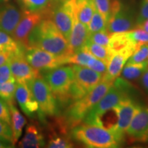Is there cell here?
<instances>
[{"label":"cell","mask_w":148,"mask_h":148,"mask_svg":"<svg viewBox=\"0 0 148 148\" xmlns=\"http://www.w3.org/2000/svg\"><path fill=\"white\" fill-rule=\"evenodd\" d=\"M9 62L16 82L27 83L40 75L39 71L32 67L25 59L23 51L14 53Z\"/></svg>","instance_id":"12"},{"label":"cell","mask_w":148,"mask_h":148,"mask_svg":"<svg viewBox=\"0 0 148 148\" xmlns=\"http://www.w3.org/2000/svg\"><path fill=\"white\" fill-rule=\"evenodd\" d=\"M126 133L131 140L148 142V106H140L133 116Z\"/></svg>","instance_id":"13"},{"label":"cell","mask_w":148,"mask_h":148,"mask_svg":"<svg viewBox=\"0 0 148 148\" xmlns=\"http://www.w3.org/2000/svg\"><path fill=\"white\" fill-rule=\"evenodd\" d=\"M145 61H148V44L138 45L127 62L140 63Z\"/></svg>","instance_id":"31"},{"label":"cell","mask_w":148,"mask_h":148,"mask_svg":"<svg viewBox=\"0 0 148 148\" xmlns=\"http://www.w3.org/2000/svg\"><path fill=\"white\" fill-rule=\"evenodd\" d=\"M10 1V0H0V3L8 2V1Z\"/></svg>","instance_id":"43"},{"label":"cell","mask_w":148,"mask_h":148,"mask_svg":"<svg viewBox=\"0 0 148 148\" xmlns=\"http://www.w3.org/2000/svg\"><path fill=\"white\" fill-rule=\"evenodd\" d=\"M15 99L23 112L29 117L39 112V106L26 82H16Z\"/></svg>","instance_id":"17"},{"label":"cell","mask_w":148,"mask_h":148,"mask_svg":"<svg viewBox=\"0 0 148 148\" xmlns=\"http://www.w3.org/2000/svg\"><path fill=\"white\" fill-rule=\"evenodd\" d=\"M86 66L103 75L106 73L108 64L103 60H99V59L95 58V56H92Z\"/></svg>","instance_id":"34"},{"label":"cell","mask_w":148,"mask_h":148,"mask_svg":"<svg viewBox=\"0 0 148 148\" xmlns=\"http://www.w3.org/2000/svg\"><path fill=\"white\" fill-rule=\"evenodd\" d=\"M10 81L16 80L11 71L10 62L8 61L0 66V84Z\"/></svg>","instance_id":"35"},{"label":"cell","mask_w":148,"mask_h":148,"mask_svg":"<svg viewBox=\"0 0 148 148\" xmlns=\"http://www.w3.org/2000/svg\"><path fill=\"white\" fill-rule=\"evenodd\" d=\"M16 88V81H10L0 84V98L6 103L14 101Z\"/></svg>","instance_id":"29"},{"label":"cell","mask_w":148,"mask_h":148,"mask_svg":"<svg viewBox=\"0 0 148 148\" xmlns=\"http://www.w3.org/2000/svg\"><path fill=\"white\" fill-rule=\"evenodd\" d=\"M14 53H14L12 51L0 50V66L3 65V64H5L6 62L10 60L11 57H12Z\"/></svg>","instance_id":"39"},{"label":"cell","mask_w":148,"mask_h":148,"mask_svg":"<svg viewBox=\"0 0 148 148\" xmlns=\"http://www.w3.org/2000/svg\"><path fill=\"white\" fill-rule=\"evenodd\" d=\"M66 133L61 132L58 134L51 129L49 134L47 147L49 148H71L73 147V143L68 136H65Z\"/></svg>","instance_id":"25"},{"label":"cell","mask_w":148,"mask_h":148,"mask_svg":"<svg viewBox=\"0 0 148 148\" xmlns=\"http://www.w3.org/2000/svg\"><path fill=\"white\" fill-rule=\"evenodd\" d=\"M87 27L90 34L107 30V21L97 10H95Z\"/></svg>","instance_id":"28"},{"label":"cell","mask_w":148,"mask_h":148,"mask_svg":"<svg viewBox=\"0 0 148 148\" xmlns=\"http://www.w3.org/2000/svg\"><path fill=\"white\" fill-rule=\"evenodd\" d=\"M92 56H93L89 52L81 49L68 56L65 58V64H74L86 66Z\"/></svg>","instance_id":"27"},{"label":"cell","mask_w":148,"mask_h":148,"mask_svg":"<svg viewBox=\"0 0 148 148\" xmlns=\"http://www.w3.org/2000/svg\"><path fill=\"white\" fill-rule=\"evenodd\" d=\"M44 18L45 16L41 12L23 10L21 19L11 36L24 51L28 48V38L30 33Z\"/></svg>","instance_id":"10"},{"label":"cell","mask_w":148,"mask_h":148,"mask_svg":"<svg viewBox=\"0 0 148 148\" xmlns=\"http://www.w3.org/2000/svg\"><path fill=\"white\" fill-rule=\"evenodd\" d=\"M10 110L11 117V127L13 134L14 143L15 144L22 135L24 126L26 125L27 121L25 116L22 114L15 106L14 101L7 103Z\"/></svg>","instance_id":"21"},{"label":"cell","mask_w":148,"mask_h":148,"mask_svg":"<svg viewBox=\"0 0 148 148\" xmlns=\"http://www.w3.org/2000/svg\"><path fill=\"white\" fill-rule=\"evenodd\" d=\"M14 144L8 140L0 138V148H10L14 147Z\"/></svg>","instance_id":"41"},{"label":"cell","mask_w":148,"mask_h":148,"mask_svg":"<svg viewBox=\"0 0 148 148\" xmlns=\"http://www.w3.org/2000/svg\"><path fill=\"white\" fill-rule=\"evenodd\" d=\"M24 56L29 64L38 71H47L65 64L64 57L58 56L38 48H27L24 51Z\"/></svg>","instance_id":"11"},{"label":"cell","mask_w":148,"mask_h":148,"mask_svg":"<svg viewBox=\"0 0 148 148\" xmlns=\"http://www.w3.org/2000/svg\"><path fill=\"white\" fill-rule=\"evenodd\" d=\"M95 8L91 0H76L75 12L79 21L86 26L89 23Z\"/></svg>","instance_id":"22"},{"label":"cell","mask_w":148,"mask_h":148,"mask_svg":"<svg viewBox=\"0 0 148 148\" xmlns=\"http://www.w3.org/2000/svg\"><path fill=\"white\" fill-rule=\"evenodd\" d=\"M23 49L12 36L0 30V50H9L17 53L23 51Z\"/></svg>","instance_id":"26"},{"label":"cell","mask_w":148,"mask_h":148,"mask_svg":"<svg viewBox=\"0 0 148 148\" xmlns=\"http://www.w3.org/2000/svg\"><path fill=\"white\" fill-rule=\"evenodd\" d=\"M140 82L143 87L148 92V67L140 76Z\"/></svg>","instance_id":"40"},{"label":"cell","mask_w":148,"mask_h":148,"mask_svg":"<svg viewBox=\"0 0 148 148\" xmlns=\"http://www.w3.org/2000/svg\"><path fill=\"white\" fill-rule=\"evenodd\" d=\"M23 12L14 3H0V30L12 35L21 19Z\"/></svg>","instance_id":"16"},{"label":"cell","mask_w":148,"mask_h":148,"mask_svg":"<svg viewBox=\"0 0 148 148\" xmlns=\"http://www.w3.org/2000/svg\"><path fill=\"white\" fill-rule=\"evenodd\" d=\"M148 67V61L140 63L126 62L121 71V76L125 80H134L142 75Z\"/></svg>","instance_id":"23"},{"label":"cell","mask_w":148,"mask_h":148,"mask_svg":"<svg viewBox=\"0 0 148 148\" xmlns=\"http://www.w3.org/2000/svg\"><path fill=\"white\" fill-rule=\"evenodd\" d=\"M44 79L56 99L61 102L69 101V92L74 80L72 66H60L46 71Z\"/></svg>","instance_id":"5"},{"label":"cell","mask_w":148,"mask_h":148,"mask_svg":"<svg viewBox=\"0 0 148 148\" xmlns=\"http://www.w3.org/2000/svg\"><path fill=\"white\" fill-rule=\"evenodd\" d=\"M118 106L119 120L114 133L119 137L123 139V136L126 132L127 127L132 121V118L140 106L137 102L132 99L130 97L123 99Z\"/></svg>","instance_id":"14"},{"label":"cell","mask_w":148,"mask_h":148,"mask_svg":"<svg viewBox=\"0 0 148 148\" xmlns=\"http://www.w3.org/2000/svg\"><path fill=\"white\" fill-rule=\"evenodd\" d=\"M136 17L132 7L119 0L111 2L109 18L107 21V31L110 33L125 32L132 30L136 26Z\"/></svg>","instance_id":"7"},{"label":"cell","mask_w":148,"mask_h":148,"mask_svg":"<svg viewBox=\"0 0 148 148\" xmlns=\"http://www.w3.org/2000/svg\"><path fill=\"white\" fill-rule=\"evenodd\" d=\"M110 34L107 30L101 31L95 33L89 34L88 40L89 41L93 42L99 45L105 46L108 47L109 42H110Z\"/></svg>","instance_id":"32"},{"label":"cell","mask_w":148,"mask_h":148,"mask_svg":"<svg viewBox=\"0 0 148 148\" xmlns=\"http://www.w3.org/2000/svg\"><path fill=\"white\" fill-rule=\"evenodd\" d=\"M148 18V0H142L138 11V16H136V26L143 23L144 21Z\"/></svg>","instance_id":"37"},{"label":"cell","mask_w":148,"mask_h":148,"mask_svg":"<svg viewBox=\"0 0 148 148\" xmlns=\"http://www.w3.org/2000/svg\"><path fill=\"white\" fill-rule=\"evenodd\" d=\"M18 147L23 148L42 147L45 145L43 133L38 123H30L25 127V134L18 144Z\"/></svg>","instance_id":"18"},{"label":"cell","mask_w":148,"mask_h":148,"mask_svg":"<svg viewBox=\"0 0 148 148\" xmlns=\"http://www.w3.org/2000/svg\"><path fill=\"white\" fill-rule=\"evenodd\" d=\"M39 106V114L43 116H55L58 114L56 99L45 79L40 76L27 83Z\"/></svg>","instance_id":"8"},{"label":"cell","mask_w":148,"mask_h":148,"mask_svg":"<svg viewBox=\"0 0 148 148\" xmlns=\"http://www.w3.org/2000/svg\"><path fill=\"white\" fill-rule=\"evenodd\" d=\"M75 5L76 0H61L53 8L49 16L67 40L73 26Z\"/></svg>","instance_id":"9"},{"label":"cell","mask_w":148,"mask_h":148,"mask_svg":"<svg viewBox=\"0 0 148 148\" xmlns=\"http://www.w3.org/2000/svg\"><path fill=\"white\" fill-rule=\"evenodd\" d=\"M71 136L79 143L90 148H114L123 139L112 131L95 124L84 123L72 127Z\"/></svg>","instance_id":"2"},{"label":"cell","mask_w":148,"mask_h":148,"mask_svg":"<svg viewBox=\"0 0 148 148\" xmlns=\"http://www.w3.org/2000/svg\"><path fill=\"white\" fill-rule=\"evenodd\" d=\"M131 87L123 77H116L105 95L92 107L82 123L95 124L96 120L105 111L117 106L123 99L130 97Z\"/></svg>","instance_id":"4"},{"label":"cell","mask_w":148,"mask_h":148,"mask_svg":"<svg viewBox=\"0 0 148 148\" xmlns=\"http://www.w3.org/2000/svg\"><path fill=\"white\" fill-rule=\"evenodd\" d=\"M0 138L8 140L14 144L11 125L1 119H0Z\"/></svg>","instance_id":"36"},{"label":"cell","mask_w":148,"mask_h":148,"mask_svg":"<svg viewBox=\"0 0 148 148\" xmlns=\"http://www.w3.org/2000/svg\"><path fill=\"white\" fill-rule=\"evenodd\" d=\"M0 119L11 125V117L8 103L0 98Z\"/></svg>","instance_id":"38"},{"label":"cell","mask_w":148,"mask_h":148,"mask_svg":"<svg viewBox=\"0 0 148 148\" xmlns=\"http://www.w3.org/2000/svg\"><path fill=\"white\" fill-rule=\"evenodd\" d=\"M89 34L88 27L79 21L75 12L73 26L68 40L70 48L73 52L81 50L84 47L88 41Z\"/></svg>","instance_id":"19"},{"label":"cell","mask_w":148,"mask_h":148,"mask_svg":"<svg viewBox=\"0 0 148 148\" xmlns=\"http://www.w3.org/2000/svg\"><path fill=\"white\" fill-rule=\"evenodd\" d=\"M72 68L74 80L69 92V100L75 101L93 89L100 82L103 75L85 66L74 64Z\"/></svg>","instance_id":"6"},{"label":"cell","mask_w":148,"mask_h":148,"mask_svg":"<svg viewBox=\"0 0 148 148\" xmlns=\"http://www.w3.org/2000/svg\"><path fill=\"white\" fill-rule=\"evenodd\" d=\"M129 39L136 46L148 44V33L141 28L133 29L132 30L125 32Z\"/></svg>","instance_id":"30"},{"label":"cell","mask_w":148,"mask_h":148,"mask_svg":"<svg viewBox=\"0 0 148 148\" xmlns=\"http://www.w3.org/2000/svg\"><path fill=\"white\" fill-rule=\"evenodd\" d=\"M91 1L95 10H97L108 21L111 8L110 0H91Z\"/></svg>","instance_id":"33"},{"label":"cell","mask_w":148,"mask_h":148,"mask_svg":"<svg viewBox=\"0 0 148 148\" xmlns=\"http://www.w3.org/2000/svg\"><path fill=\"white\" fill-rule=\"evenodd\" d=\"M113 82L102 77L100 82L93 89L84 97L73 101L66 110L64 118L62 119L66 126L72 128L82 123L86 114L105 95Z\"/></svg>","instance_id":"3"},{"label":"cell","mask_w":148,"mask_h":148,"mask_svg":"<svg viewBox=\"0 0 148 148\" xmlns=\"http://www.w3.org/2000/svg\"><path fill=\"white\" fill-rule=\"evenodd\" d=\"M82 49L89 52L95 58L103 60L107 64H108L111 55H112V52L109 47L99 45V44L95 43V42L89 41V40H88Z\"/></svg>","instance_id":"24"},{"label":"cell","mask_w":148,"mask_h":148,"mask_svg":"<svg viewBox=\"0 0 148 148\" xmlns=\"http://www.w3.org/2000/svg\"><path fill=\"white\" fill-rule=\"evenodd\" d=\"M135 49V47H130L112 52L108 63L106 73L103 75V78L113 82L116 77H119L123 66Z\"/></svg>","instance_id":"15"},{"label":"cell","mask_w":148,"mask_h":148,"mask_svg":"<svg viewBox=\"0 0 148 148\" xmlns=\"http://www.w3.org/2000/svg\"><path fill=\"white\" fill-rule=\"evenodd\" d=\"M23 10L41 12L49 18L53 8L61 0H18Z\"/></svg>","instance_id":"20"},{"label":"cell","mask_w":148,"mask_h":148,"mask_svg":"<svg viewBox=\"0 0 148 148\" xmlns=\"http://www.w3.org/2000/svg\"><path fill=\"white\" fill-rule=\"evenodd\" d=\"M137 27H139V28H141L143 29L144 31H145L146 32L148 33V18L146 19L145 21H144L143 23H141L140 25H138Z\"/></svg>","instance_id":"42"},{"label":"cell","mask_w":148,"mask_h":148,"mask_svg":"<svg viewBox=\"0 0 148 148\" xmlns=\"http://www.w3.org/2000/svg\"><path fill=\"white\" fill-rule=\"evenodd\" d=\"M29 47L38 48L64 58L73 53L68 40L50 18H44L30 33Z\"/></svg>","instance_id":"1"}]
</instances>
